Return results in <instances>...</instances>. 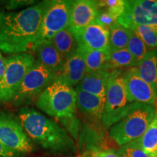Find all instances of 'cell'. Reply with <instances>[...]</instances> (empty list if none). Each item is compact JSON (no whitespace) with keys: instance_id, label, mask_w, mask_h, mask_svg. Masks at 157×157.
I'll return each mask as SVG.
<instances>
[{"instance_id":"6da1fadb","label":"cell","mask_w":157,"mask_h":157,"mask_svg":"<svg viewBox=\"0 0 157 157\" xmlns=\"http://www.w3.org/2000/svg\"><path fill=\"white\" fill-rule=\"evenodd\" d=\"M48 1L18 12H0V50L15 55L34 52Z\"/></svg>"},{"instance_id":"7a4b0ae2","label":"cell","mask_w":157,"mask_h":157,"mask_svg":"<svg viewBox=\"0 0 157 157\" xmlns=\"http://www.w3.org/2000/svg\"><path fill=\"white\" fill-rule=\"evenodd\" d=\"M17 114L29 138L40 145L44 150L55 154L76 152L74 140L55 121L36 109L26 106L21 108Z\"/></svg>"},{"instance_id":"3957f363","label":"cell","mask_w":157,"mask_h":157,"mask_svg":"<svg viewBox=\"0 0 157 157\" xmlns=\"http://www.w3.org/2000/svg\"><path fill=\"white\" fill-rule=\"evenodd\" d=\"M154 105L133 103L129 111L109 131V137L119 146L140 137L156 115Z\"/></svg>"},{"instance_id":"277c9868","label":"cell","mask_w":157,"mask_h":157,"mask_svg":"<svg viewBox=\"0 0 157 157\" xmlns=\"http://www.w3.org/2000/svg\"><path fill=\"white\" fill-rule=\"evenodd\" d=\"M36 106L57 119L75 114L76 92L73 87L57 78L38 98Z\"/></svg>"},{"instance_id":"5b68a950","label":"cell","mask_w":157,"mask_h":157,"mask_svg":"<svg viewBox=\"0 0 157 157\" xmlns=\"http://www.w3.org/2000/svg\"><path fill=\"white\" fill-rule=\"evenodd\" d=\"M124 73V70H113L108 80L105 105L101 118L102 122L107 129L124 117L133 103L129 101Z\"/></svg>"},{"instance_id":"8992f818","label":"cell","mask_w":157,"mask_h":157,"mask_svg":"<svg viewBox=\"0 0 157 157\" xmlns=\"http://www.w3.org/2000/svg\"><path fill=\"white\" fill-rule=\"evenodd\" d=\"M58 76V73L36 60L25 74L10 103L15 107H25V105H31L34 102L36 103L41 94Z\"/></svg>"},{"instance_id":"52a82bcc","label":"cell","mask_w":157,"mask_h":157,"mask_svg":"<svg viewBox=\"0 0 157 157\" xmlns=\"http://www.w3.org/2000/svg\"><path fill=\"white\" fill-rule=\"evenodd\" d=\"M35 61L30 52L10 55L5 58V72L0 80V104L10 103Z\"/></svg>"},{"instance_id":"ba28073f","label":"cell","mask_w":157,"mask_h":157,"mask_svg":"<svg viewBox=\"0 0 157 157\" xmlns=\"http://www.w3.org/2000/svg\"><path fill=\"white\" fill-rule=\"evenodd\" d=\"M0 143L11 150L24 154L34 151L31 139L18 117L2 110H0Z\"/></svg>"},{"instance_id":"9c48e42d","label":"cell","mask_w":157,"mask_h":157,"mask_svg":"<svg viewBox=\"0 0 157 157\" xmlns=\"http://www.w3.org/2000/svg\"><path fill=\"white\" fill-rule=\"evenodd\" d=\"M71 1H48L43 15L38 45L50 41L55 34L69 26ZM37 45V46H38Z\"/></svg>"},{"instance_id":"30bf717a","label":"cell","mask_w":157,"mask_h":157,"mask_svg":"<svg viewBox=\"0 0 157 157\" xmlns=\"http://www.w3.org/2000/svg\"><path fill=\"white\" fill-rule=\"evenodd\" d=\"M117 22L127 29L134 25L157 26V1H125L124 11L118 17Z\"/></svg>"},{"instance_id":"8fae6325","label":"cell","mask_w":157,"mask_h":157,"mask_svg":"<svg viewBox=\"0 0 157 157\" xmlns=\"http://www.w3.org/2000/svg\"><path fill=\"white\" fill-rule=\"evenodd\" d=\"M124 76L127 95L131 103L152 105L156 104L157 89L145 82L139 76L136 67L125 69Z\"/></svg>"},{"instance_id":"7c38bea8","label":"cell","mask_w":157,"mask_h":157,"mask_svg":"<svg viewBox=\"0 0 157 157\" xmlns=\"http://www.w3.org/2000/svg\"><path fill=\"white\" fill-rule=\"evenodd\" d=\"M78 48L89 50H109V29L97 23L74 33Z\"/></svg>"},{"instance_id":"4fadbf2b","label":"cell","mask_w":157,"mask_h":157,"mask_svg":"<svg viewBox=\"0 0 157 157\" xmlns=\"http://www.w3.org/2000/svg\"><path fill=\"white\" fill-rule=\"evenodd\" d=\"M99 9L96 1L76 0L71 1L69 28L74 33L95 23Z\"/></svg>"},{"instance_id":"5bb4252c","label":"cell","mask_w":157,"mask_h":157,"mask_svg":"<svg viewBox=\"0 0 157 157\" xmlns=\"http://www.w3.org/2000/svg\"><path fill=\"white\" fill-rule=\"evenodd\" d=\"M87 74L83 53L77 49L75 53L66 59L58 78L68 85L77 86Z\"/></svg>"},{"instance_id":"9a60e30c","label":"cell","mask_w":157,"mask_h":157,"mask_svg":"<svg viewBox=\"0 0 157 157\" xmlns=\"http://www.w3.org/2000/svg\"><path fill=\"white\" fill-rule=\"evenodd\" d=\"M105 134L103 129L95 124H86L79 139V148L83 154H95L104 151L105 147Z\"/></svg>"},{"instance_id":"2e32d148","label":"cell","mask_w":157,"mask_h":157,"mask_svg":"<svg viewBox=\"0 0 157 157\" xmlns=\"http://www.w3.org/2000/svg\"><path fill=\"white\" fill-rule=\"evenodd\" d=\"M76 92V108L94 121L101 120L105 97L93 95L83 90L75 89Z\"/></svg>"},{"instance_id":"e0dca14e","label":"cell","mask_w":157,"mask_h":157,"mask_svg":"<svg viewBox=\"0 0 157 157\" xmlns=\"http://www.w3.org/2000/svg\"><path fill=\"white\" fill-rule=\"evenodd\" d=\"M34 52L37 62L60 74L65 60L51 41H46L39 44Z\"/></svg>"},{"instance_id":"ac0fdd59","label":"cell","mask_w":157,"mask_h":157,"mask_svg":"<svg viewBox=\"0 0 157 157\" xmlns=\"http://www.w3.org/2000/svg\"><path fill=\"white\" fill-rule=\"evenodd\" d=\"M111 71L107 70L87 73L76 89L83 90L93 95L105 98L106 94L108 80Z\"/></svg>"},{"instance_id":"d6986e66","label":"cell","mask_w":157,"mask_h":157,"mask_svg":"<svg viewBox=\"0 0 157 157\" xmlns=\"http://www.w3.org/2000/svg\"><path fill=\"white\" fill-rule=\"evenodd\" d=\"M50 41L65 60L75 53L78 48L75 34L69 27L55 34Z\"/></svg>"},{"instance_id":"ffe728a7","label":"cell","mask_w":157,"mask_h":157,"mask_svg":"<svg viewBox=\"0 0 157 157\" xmlns=\"http://www.w3.org/2000/svg\"><path fill=\"white\" fill-rule=\"evenodd\" d=\"M136 68L139 76L157 89V50L148 52Z\"/></svg>"},{"instance_id":"44dd1931","label":"cell","mask_w":157,"mask_h":157,"mask_svg":"<svg viewBox=\"0 0 157 157\" xmlns=\"http://www.w3.org/2000/svg\"><path fill=\"white\" fill-rule=\"evenodd\" d=\"M83 53L87 73L108 70L109 50H89L78 48Z\"/></svg>"},{"instance_id":"7402d4cb","label":"cell","mask_w":157,"mask_h":157,"mask_svg":"<svg viewBox=\"0 0 157 157\" xmlns=\"http://www.w3.org/2000/svg\"><path fill=\"white\" fill-rule=\"evenodd\" d=\"M137 66V63L127 48L117 50H109L108 70L110 71L116 69H128Z\"/></svg>"},{"instance_id":"603a6c76","label":"cell","mask_w":157,"mask_h":157,"mask_svg":"<svg viewBox=\"0 0 157 157\" xmlns=\"http://www.w3.org/2000/svg\"><path fill=\"white\" fill-rule=\"evenodd\" d=\"M130 29L116 22L109 29V50H117L127 48Z\"/></svg>"},{"instance_id":"cb8c5ba5","label":"cell","mask_w":157,"mask_h":157,"mask_svg":"<svg viewBox=\"0 0 157 157\" xmlns=\"http://www.w3.org/2000/svg\"><path fill=\"white\" fill-rule=\"evenodd\" d=\"M137 142L146 153L154 156L157 153V113L142 136Z\"/></svg>"},{"instance_id":"d4e9b609","label":"cell","mask_w":157,"mask_h":157,"mask_svg":"<svg viewBox=\"0 0 157 157\" xmlns=\"http://www.w3.org/2000/svg\"><path fill=\"white\" fill-rule=\"evenodd\" d=\"M129 29L140 37L149 51L157 50V26L134 25Z\"/></svg>"},{"instance_id":"484cf974","label":"cell","mask_w":157,"mask_h":157,"mask_svg":"<svg viewBox=\"0 0 157 157\" xmlns=\"http://www.w3.org/2000/svg\"><path fill=\"white\" fill-rule=\"evenodd\" d=\"M127 49L134 58L137 65L146 56L148 52H149L148 48L144 44V42L141 40L140 37L131 30Z\"/></svg>"},{"instance_id":"4316f807","label":"cell","mask_w":157,"mask_h":157,"mask_svg":"<svg viewBox=\"0 0 157 157\" xmlns=\"http://www.w3.org/2000/svg\"><path fill=\"white\" fill-rule=\"evenodd\" d=\"M117 153L120 157H154L145 151L136 140L120 146Z\"/></svg>"},{"instance_id":"83f0119b","label":"cell","mask_w":157,"mask_h":157,"mask_svg":"<svg viewBox=\"0 0 157 157\" xmlns=\"http://www.w3.org/2000/svg\"><path fill=\"white\" fill-rule=\"evenodd\" d=\"M99 10H105L113 17L118 18L122 14L125 9V1L124 0H105L96 1Z\"/></svg>"},{"instance_id":"f1b7e54d","label":"cell","mask_w":157,"mask_h":157,"mask_svg":"<svg viewBox=\"0 0 157 157\" xmlns=\"http://www.w3.org/2000/svg\"><path fill=\"white\" fill-rule=\"evenodd\" d=\"M58 120L62 124L63 126L68 130V132L73 136L74 138L77 139L78 132H79L80 128H81V121L75 114L68 116Z\"/></svg>"},{"instance_id":"f546056e","label":"cell","mask_w":157,"mask_h":157,"mask_svg":"<svg viewBox=\"0 0 157 157\" xmlns=\"http://www.w3.org/2000/svg\"><path fill=\"white\" fill-rule=\"evenodd\" d=\"M95 22L105 28L110 29L111 25L117 22V19L105 10H99Z\"/></svg>"},{"instance_id":"4dcf8cb0","label":"cell","mask_w":157,"mask_h":157,"mask_svg":"<svg viewBox=\"0 0 157 157\" xmlns=\"http://www.w3.org/2000/svg\"><path fill=\"white\" fill-rule=\"evenodd\" d=\"M25 154L11 150L0 143V157H24Z\"/></svg>"},{"instance_id":"1f68e13d","label":"cell","mask_w":157,"mask_h":157,"mask_svg":"<svg viewBox=\"0 0 157 157\" xmlns=\"http://www.w3.org/2000/svg\"><path fill=\"white\" fill-rule=\"evenodd\" d=\"M30 2H33L30 1H11L7 5V10H15L17 8H20V7H24V6L29 5Z\"/></svg>"},{"instance_id":"d6a6232c","label":"cell","mask_w":157,"mask_h":157,"mask_svg":"<svg viewBox=\"0 0 157 157\" xmlns=\"http://www.w3.org/2000/svg\"><path fill=\"white\" fill-rule=\"evenodd\" d=\"M95 157H120L113 149H107L95 154Z\"/></svg>"},{"instance_id":"836d02e7","label":"cell","mask_w":157,"mask_h":157,"mask_svg":"<svg viewBox=\"0 0 157 157\" xmlns=\"http://www.w3.org/2000/svg\"><path fill=\"white\" fill-rule=\"evenodd\" d=\"M5 68H6L5 59L3 58V56H2L1 52H0V80L2 79L4 74H5Z\"/></svg>"},{"instance_id":"e575fe53","label":"cell","mask_w":157,"mask_h":157,"mask_svg":"<svg viewBox=\"0 0 157 157\" xmlns=\"http://www.w3.org/2000/svg\"><path fill=\"white\" fill-rule=\"evenodd\" d=\"M154 157H157V153H156V154H155V155H154Z\"/></svg>"}]
</instances>
